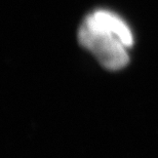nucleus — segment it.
<instances>
[{"label": "nucleus", "mask_w": 158, "mask_h": 158, "mask_svg": "<svg viewBox=\"0 0 158 158\" xmlns=\"http://www.w3.org/2000/svg\"><path fill=\"white\" fill-rule=\"evenodd\" d=\"M78 41L96 56L103 67L117 71L128 64L127 48L134 44V37L121 18L111 11L100 9L83 20L78 30Z\"/></svg>", "instance_id": "1"}]
</instances>
